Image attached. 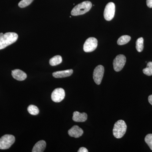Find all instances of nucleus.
Returning a JSON list of instances; mask_svg holds the SVG:
<instances>
[{
  "label": "nucleus",
  "instance_id": "obj_25",
  "mask_svg": "<svg viewBox=\"0 0 152 152\" xmlns=\"http://www.w3.org/2000/svg\"><path fill=\"white\" fill-rule=\"evenodd\" d=\"M3 33H0V36H2V35L3 34Z\"/></svg>",
  "mask_w": 152,
  "mask_h": 152
},
{
  "label": "nucleus",
  "instance_id": "obj_1",
  "mask_svg": "<svg viewBox=\"0 0 152 152\" xmlns=\"http://www.w3.org/2000/svg\"><path fill=\"white\" fill-rule=\"evenodd\" d=\"M18 36L16 33L8 32L0 36V50L15 42Z\"/></svg>",
  "mask_w": 152,
  "mask_h": 152
},
{
  "label": "nucleus",
  "instance_id": "obj_9",
  "mask_svg": "<svg viewBox=\"0 0 152 152\" xmlns=\"http://www.w3.org/2000/svg\"><path fill=\"white\" fill-rule=\"evenodd\" d=\"M65 96V93L64 90L62 88H57L52 93V100L55 102H60L64 100Z\"/></svg>",
  "mask_w": 152,
  "mask_h": 152
},
{
  "label": "nucleus",
  "instance_id": "obj_12",
  "mask_svg": "<svg viewBox=\"0 0 152 152\" xmlns=\"http://www.w3.org/2000/svg\"><path fill=\"white\" fill-rule=\"evenodd\" d=\"M88 118V115L86 113H80L78 111L74 112L72 119L74 121L77 122H84L86 121Z\"/></svg>",
  "mask_w": 152,
  "mask_h": 152
},
{
  "label": "nucleus",
  "instance_id": "obj_7",
  "mask_svg": "<svg viewBox=\"0 0 152 152\" xmlns=\"http://www.w3.org/2000/svg\"><path fill=\"white\" fill-rule=\"evenodd\" d=\"M126 63V58L123 55H119L114 59L113 65L116 72H120Z\"/></svg>",
  "mask_w": 152,
  "mask_h": 152
},
{
  "label": "nucleus",
  "instance_id": "obj_10",
  "mask_svg": "<svg viewBox=\"0 0 152 152\" xmlns=\"http://www.w3.org/2000/svg\"><path fill=\"white\" fill-rule=\"evenodd\" d=\"M68 134L71 137L79 138L83 134V131L78 126H74L68 131Z\"/></svg>",
  "mask_w": 152,
  "mask_h": 152
},
{
  "label": "nucleus",
  "instance_id": "obj_22",
  "mask_svg": "<svg viewBox=\"0 0 152 152\" xmlns=\"http://www.w3.org/2000/svg\"><path fill=\"white\" fill-rule=\"evenodd\" d=\"M88 150L86 148H84V147H81V148H80L79 149L78 151V152H88Z\"/></svg>",
  "mask_w": 152,
  "mask_h": 152
},
{
  "label": "nucleus",
  "instance_id": "obj_11",
  "mask_svg": "<svg viewBox=\"0 0 152 152\" xmlns=\"http://www.w3.org/2000/svg\"><path fill=\"white\" fill-rule=\"evenodd\" d=\"M12 75L14 79L18 81L24 80L27 77L26 73L19 69L12 71Z\"/></svg>",
  "mask_w": 152,
  "mask_h": 152
},
{
  "label": "nucleus",
  "instance_id": "obj_13",
  "mask_svg": "<svg viewBox=\"0 0 152 152\" xmlns=\"http://www.w3.org/2000/svg\"><path fill=\"white\" fill-rule=\"evenodd\" d=\"M73 72L72 69H68L66 70L58 71L55 72L53 73V75L55 78H59L66 77H69Z\"/></svg>",
  "mask_w": 152,
  "mask_h": 152
},
{
  "label": "nucleus",
  "instance_id": "obj_2",
  "mask_svg": "<svg viewBox=\"0 0 152 152\" xmlns=\"http://www.w3.org/2000/svg\"><path fill=\"white\" fill-rule=\"evenodd\" d=\"M92 6V3L89 1L83 2L80 4H79L77 5L73 9L71 12V15L72 16H78L83 15L91 10Z\"/></svg>",
  "mask_w": 152,
  "mask_h": 152
},
{
  "label": "nucleus",
  "instance_id": "obj_23",
  "mask_svg": "<svg viewBox=\"0 0 152 152\" xmlns=\"http://www.w3.org/2000/svg\"><path fill=\"white\" fill-rule=\"evenodd\" d=\"M146 3L148 7L152 8V0H147Z\"/></svg>",
  "mask_w": 152,
  "mask_h": 152
},
{
  "label": "nucleus",
  "instance_id": "obj_4",
  "mask_svg": "<svg viewBox=\"0 0 152 152\" xmlns=\"http://www.w3.org/2000/svg\"><path fill=\"white\" fill-rule=\"evenodd\" d=\"M15 138L12 135L6 134L0 138V149L10 148L15 142Z\"/></svg>",
  "mask_w": 152,
  "mask_h": 152
},
{
  "label": "nucleus",
  "instance_id": "obj_20",
  "mask_svg": "<svg viewBox=\"0 0 152 152\" xmlns=\"http://www.w3.org/2000/svg\"><path fill=\"white\" fill-rule=\"evenodd\" d=\"M34 0H22L19 2L18 6L20 8H25L29 5Z\"/></svg>",
  "mask_w": 152,
  "mask_h": 152
},
{
  "label": "nucleus",
  "instance_id": "obj_15",
  "mask_svg": "<svg viewBox=\"0 0 152 152\" xmlns=\"http://www.w3.org/2000/svg\"><path fill=\"white\" fill-rule=\"evenodd\" d=\"M62 61V57L60 56H56L50 60V64L51 66H56L59 64Z\"/></svg>",
  "mask_w": 152,
  "mask_h": 152
},
{
  "label": "nucleus",
  "instance_id": "obj_18",
  "mask_svg": "<svg viewBox=\"0 0 152 152\" xmlns=\"http://www.w3.org/2000/svg\"><path fill=\"white\" fill-rule=\"evenodd\" d=\"M28 111L30 114L34 115H38L39 113V110L37 106L34 105H30L28 107Z\"/></svg>",
  "mask_w": 152,
  "mask_h": 152
},
{
  "label": "nucleus",
  "instance_id": "obj_6",
  "mask_svg": "<svg viewBox=\"0 0 152 152\" xmlns=\"http://www.w3.org/2000/svg\"><path fill=\"white\" fill-rule=\"evenodd\" d=\"M115 6L114 3H108L105 8L104 11V18L107 21L111 20L115 16Z\"/></svg>",
  "mask_w": 152,
  "mask_h": 152
},
{
  "label": "nucleus",
  "instance_id": "obj_17",
  "mask_svg": "<svg viewBox=\"0 0 152 152\" xmlns=\"http://www.w3.org/2000/svg\"><path fill=\"white\" fill-rule=\"evenodd\" d=\"M136 48L137 51L139 52L142 51L144 48V39L142 37L139 38L136 43Z\"/></svg>",
  "mask_w": 152,
  "mask_h": 152
},
{
  "label": "nucleus",
  "instance_id": "obj_14",
  "mask_svg": "<svg viewBox=\"0 0 152 152\" xmlns=\"http://www.w3.org/2000/svg\"><path fill=\"white\" fill-rule=\"evenodd\" d=\"M46 147V142L44 140H40L34 146L32 152H44Z\"/></svg>",
  "mask_w": 152,
  "mask_h": 152
},
{
  "label": "nucleus",
  "instance_id": "obj_8",
  "mask_svg": "<svg viewBox=\"0 0 152 152\" xmlns=\"http://www.w3.org/2000/svg\"><path fill=\"white\" fill-rule=\"evenodd\" d=\"M104 69L102 65L97 66L94 70L93 73V78L97 85H100L103 77Z\"/></svg>",
  "mask_w": 152,
  "mask_h": 152
},
{
  "label": "nucleus",
  "instance_id": "obj_5",
  "mask_svg": "<svg viewBox=\"0 0 152 152\" xmlns=\"http://www.w3.org/2000/svg\"><path fill=\"white\" fill-rule=\"evenodd\" d=\"M97 45L98 41L94 37L88 38L84 44V51L86 53L94 51L96 48Z\"/></svg>",
  "mask_w": 152,
  "mask_h": 152
},
{
  "label": "nucleus",
  "instance_id": "obj_16",
  "mask_svg": "<svg viewBox=\"0 0 152 152\" xmlns=\"http://www.w3.org/2000/svg\"><path fill=\"white\" fill-rule=\"evenodd\" d=\"M131 39V37L128 35H124L121 36L118 39L117 43L119 45H125L128 43Z\"/></svg>",
  "mask_w": 152,
  "mask_h": 152
},
{
  "label": "nucleus",
  "instance_id": "obj_21",
  "mask_svg": "<svg viewBox=\"0 0 152 152\" xmlns=\"http://www.w3.org/2000/svg\"><path fill=\"white\" fill-rule=\"evenodd\" d=\"M145 142L152 151V134L147 135L145 139Z\"/></svg>",
  "mask_w": 152,
  "mask_h": 152
},
{
  "label": "nucleus",
  "instance_id": "obj_24",
  "mask_svg": "<svg viewBox=\"0 0 152 152\" xmlns=\"http://www.w3.org/2000/svg\"><path fill=\"white\" fill-rule=\"evenodd\" d=\"M148 102L152 105V95H150L148 97Z\"/></svg>",
  "mask_w": 152,
  "mask_h": 152
},
{
  "label": "nucleus",
  "instance_id": "obj_3",
  "mask_svg": "<svg viewBox=\"0 0 152 152\" xmlns=\"http://www.w3.org/2000/svg\"><path fill=\"white\" fill-rule=\"evenodd\" d=\"M127 129V126L124 121L119 120L115 123L113 129V134L115 137L120 139L124 135Z\"/></svg>",
  "mask_w": 152,
  "mask_h": 152
},
{
  "label": "nucleus",
  "instance_id": "obj_19",
  "mask_svg": "<svg viewBox=\"0 0 152 152\" xmlns=\"http://www.w3.org/2000/svg\"><path fill=\"white\" fill-rule=\"evenodd\" d=\"M143 72L147 76L152 75V62L148 63L147 67L143 69Z\"/></svg>",
  "mask_w": 152,
  "mask_h": 152
}]
</instances>
